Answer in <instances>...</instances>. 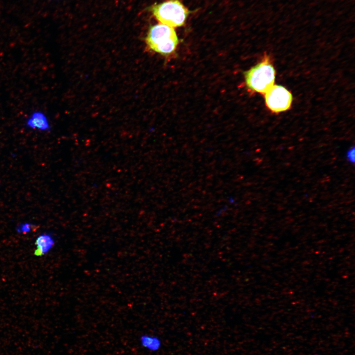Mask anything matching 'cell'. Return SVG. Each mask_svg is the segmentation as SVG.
Wrapping results in <instances>:
<instances>
[{"mask_svg":"<svg viewBox=\"0 0 355 355\" xmlns=\"http://www.w3.org/2000/svg\"><path fill=\"white\" fill-rule=\"evenodd\" d=\"M139 342L142 347L150 352H157L162 347L161 339L155 335L142 334L140 337Z\"/></svg>","mask_w":355,"mask_h":355,"instance_id":"obj_7","label":"cell"},{"mask_svg":"<svg viewBox=\"0 0 355 355\" xmlns=\"http://www.w3.org/2000/svg\"><path fill=\"white\" fill-rule=\"evenodd\" d=\"M265 104L268 108L274 112L285 111L291 106V93L285 87L273 85L265 93Z\"/></svg>","mask_w":355,"mask_h":355,"instance_id":"obj_4","label":"cell"},{"mask_svg":"<svg viewBox=\"0 0 355 355\" xmlns=\"http://www.w3.org/2000/svg\"><path fill=\"white\" fill-rule=\"evenodd\" d=\"M150 10L162 24L172 28L183 26L188 15V10L179 0H169L154 4Z\"/></svg>","mask_w":355,"mask_h":355,"instance_id":"obj_3","label":"cell"},{"mask_svg":"<svg viewBox=\"0 0 355 355\" xmlns=\"http://www.w3.org/2000/svg\"><path fill=\"white\" fill-rule=\"evenodd\" d=\"M33 225L30 223H24L20 224L17 228L16 230L19 233L26 234L32 231Z\"/></svg>","mask_w":355,"mask_h":355,"instance_id":"obj_8","label":"cell"},{"mask_svg":"<svg viewBox=\"0 0 355 355\" xmlns=\"http://www.w3.org/2000/svg\"><path fill=\"white\" fill-rule=\"evenodd\" d=\"M355 148L351 147L347 152V158L351 163L355 162Z\"/></svg>","mask_w":355,"mask_h":355,"instance_id":"obj_9","label":"cell"},{"mask_svg":"<svg viewBox=\"0 0 355 355\" xmlns=\"http://www.w3.org/2000/svg\"><path fill=\"white\" fill-rule=\"evenodd\" d=\"M275 75L270 58L265 55L259 63L245 72L246 84L251 91L265 94L274 85Z\"/></svg>","mask_w":355,"mask_h":355,"instance_id":"obj_1","label":"cell"},{"mask_svg":"<svg viewBox=\"0 0 355 355\" xmlns=\"http://www.w3.org/2000/svg\"><path fill=\"white\" fill-rule=\"evenodd\" d=\"M26 126L31 129L48 131L51 127L46 115L41 110L33 111L27 118Z\"/></svg>","mask_w":355,"mask_h":355,"instance_id":"obj_5","label":"cell"},{"mask_svg":"<svg viewBox=\"0 0 355 355\" xmlns=\"http://www.w3.org/2000/svg\"><path fill=\"white\" fill-rule=\"evenodd\" d=\"M145 40L151 50L162 55L172 53L178 43L175 29L161 23L150 28Z\"/></svg>","mask_w":355,"mask_h":355,"instance_id":"obj_2","label":"cell"},{"mask_svg":"<svg viewBox=\"0 0 355 355\" xmlns=\"http://www.w3.org/2000/svg\"><path fill=\"white\" fill-rule=\"evenodd\" d=\"M55 241L50 234L44 233L36 239V249L34 254L36 256H42L49 251L54 246Z\"/></svg>","mask_w":355,"mask_h":355,"instance_id":"obj_6","label":"cell"}]
</instances>
